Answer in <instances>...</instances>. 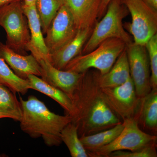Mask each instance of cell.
I'll return each mask as SVG.
<instances>
[{"mask_svg": "<svg viewBox=\"0 0 157 157\" xmlns=\"http://www.w3.org/2000/svg\"><path fill=\"white\" fill-rule=\"evenodd\" d=\"M97 70L83 73L71 98L74 107L71 122L79 138L96 134L122 123L108 104L97 78Z\"/></svg>", "mask_w": 157, "mask_h": 157, "instance_id": "obj_1", "label": "cell"}, {"mask_svg": "<svg viewBox=\"0 0 157 157\" xmlns=\"http://www.w3.org/2000/svg\"><path fill=\"white\" fill-rule=\"evenodd\" d=\"M19 101L22 109V117L19 121L22 131L33 138L42 137L47 146L60 145L61 132L71 122V117L52 112L34 96H30L25 101L20 97Z\"/></svg>", "mask_w": 157, "mask_h": 157, "instance_id": "obj_2", "label": "cell"}, {"mask_svg": "<svg viewBox=\"0 0 157 157\" xmlns=\"http://www.w3.org/2000/svg\"><path fill=\"white\" fill-rule=\"evenodd\" d=\"M129 14L122 0H111L102 19L96 23L90 36L82 48L81 54L94 50L101 42L109 38H117L127 45L132 42V37L125 30L123 20Z\"/></svg>", "mask_w": 157, "mask_h": 157, "instance_id": "obj_3", "label": "cell"}, {"mask_svg": "<svg viewBox=\"0 0 157 157\" xmlns=\"http://www.w3.org/2000/svg\"><path fill=\"white\" fill-rule=\"evenodd\" d=\"M126 46L125 42L121 39L109 38L92 51L73 58L63 70L82 73L94 68L103 75L112 68Z\"/></svg>", "mask_w": 157, "mask_h": 157, "instance_id": "obj_4", "label": "cell"}, {"mask_svg": "<svg viewBox=\"0 0 157 157\" xmlns=\"http://www.w3.org/2000/svg\"><path fill=\"white\" fill-rule=\"evenodd\" d=\"M23 2H14L0 8V26L6 32V45L16 53L26 55L30 33Z\"/></svg>", "mask_w": 157, "mask_h": 157, "instance_id": "obj_5", "label": "cell"}, {"mask_svg": "<svg viewBox=\"0 0 157 157\" xmlns=\"http://www.w3.org/2000/svg\"><path fill=\"white\" fill-rule=\"evenodd\" d=\"M124 128L120 135L111 143L93 151L87 152L89 157H107L117 151H133L157 144V135L144 132L139 128L135 118L122 122Z\"/></svg>", "mask_w": 157, "mask_h": 157, "instance_id": "obj_6", "label": "cell"}, {"mask_svg": "<svg viewBox=\"0 0 157 157\" xmlns=\"http://www.w3.org/2000/svg\"><path fill=\"white\" fill-rule=\"evenodd\" d=\"M132 17L125 25L134 38V43L145 46L157 34V11L141 0H122Z\"/></svg>", "mask_w": 157, "mask_h": 157, "instance_id": "obj_7", "label": "cell"}, {"mask_svg": "<svg viewBox=\"0 0 157 157\" xmlns=\"http://www.w3.org/2000/svg\"><path fill=\"white\" fill-rule=\"evenodd\" d=\"M101 89L109 107L122 121L134 117L140 98L131 76L121 85Z\"/></svg>", "mask_w": 157, "mask_h": 157, "instance_id": "obj_8", "label": "cell"}, {"mask_svg": "<svg viewBox=\"0 0 157 157\" xmlns=\"http://www.w3.org/2000/svg\"><path fill=\"white\" fill-rule=\"evenodd\" d=\"M130 76L135 85L137 97L141 98L151 90L148 53L145 46L134 42L127 45Z\"/></svg>", "mask_w": 157, "mask_h": 157, "instance_id": "obj_9", "label": "cell"}, {"mask_svg": "<svg viewBox=\"0 0 157 157\" xmlns=\"http://www.w3.org/2000/svg\"><path fill=\"white\" fill-rule=\"evenodd\" d=\"M78 31L70 10L63 5L52 21L44 38L50 55L73 40Z\"/></svg>", "mask_w": 157, "mask_h": 157, "instance_id": "obj_10", "label": "cell"}, {"mask_svg": "<svg viewBox=\"0 0 157 157\" xmlns=\"http://www.w3.org/2000/svg\"><path fill=\"white\" fill-rule=\"evenodd\" d=\"M38 62L41 68V78L71 97L76 90L83 73L59 70L44 59H40Z\"/></svg>", "mask_w": 157, "mask_h": 157, "instance_id": "obj_11", "label": "cell"}, {"mask_svg": "<svg viewBox=\"0 0 157 157\" xmlns=\"http://www.w3.org/2000/svg\"><path fill=\"white\" fill-rule=\"evenodd\" d=\"M0 57L6 62L14 74L20 78L27 79L29 75L41 77V67L32 54L29 55L19 54L0 42Z\"/></svg>", "mask_w": 157, "mask_h": 157, "instance_id": "obj_12", "label": "cell"}, {"mask_svg": "<svg viewBox=\"0 0 157 157\" xmlns=\"http://www.w3.org/2000/svg\"><path fill=\"white\" fill-rule=\"evenodd\" d=\"M23 10L27 18L30 33V40L27 47L28 51L30 52L38 61L44 59L49 61L50 53L45 45L36 6H26L23 2Z\"/></svg>", "mask_w": 157, "mask_h": 157, "instance_id": "obj_13", "label": "cell"}, {"mask_svg": "<svg viewBox=\"0 0 157 157\" xmlns=\"http://www.w3.org/2000/svg\"><path fill=\"white\" fill-rule=\"evenodd\" d=\"M101 0H64L78 30L93 28L97 22Z\"/></svg>", "mask_w": 157, "mask_h": 157, "instance_id": "obj_14", "label": "cell"}, {"mask_svg": "<svg viewBox=\"0 0 157 157\" xmlns=\"http://www.w3.org/2000/svg\"><path fill=\"white\" fill-rule=\"evenodd\" d=\"M93 28L78 30L73 40L51 54L48 61L51 64L59 70H64L71 60L81 54L82 48L92 33Z\"/></svg>", "mask_w": 157, "mask_h": 157, "instance_id": "obj_15", "label": "cell"}, {"mask_svg": "<svg viewBox=\"0 0 157 157\" xmlns=\"http://www.w3.org/2000/svg\"><path fill=\"white\" fill-rule=\"evenodd\" d=\"M139 128L150 135L157 134V90L140 98L134 117Z\"/></svg>", "mask_w": 157, "mask_h": 157, "instance_id": "obj_16", "label": "cell"}, {"mask_svg": "<svg viewBox=\"0 0 157 157\" xmlns=\"http://www.w3.org/2000/svg\"><path fill=\"white\" fill-rule=\"evenodd\" d=\"M130 77V69L126 48L107 73L101 75L97 70V80L102 88L119 86L124 83Z\"/></svg>", "mask_w": 157, "mask_h": 157, "instance_id": "obj_17", "label": "cell"}, {"mask_svg": "<svg viewBox=\"0 0 157 157\" xmlns=\"http://www.w3.org/2000/svg\"><path fill=\"white\" fill-rule=\"evenodd\" d=\"M27 79L32 89L38 91L56 101L66 111V114L72 117L74 107L71 98L67 94L44 81L42 78L34 75H29Z\"/></svg>", "mask_w": 157, "mask_h": 157, "instance_id": "obj_18", "label": "cell"}, {"mask_svg": "<svg viewBox=\"0 0 157 157\" xmlns=\"http://www.w3.org/2000/svg\"><path fill=\"white\" fill-rule=\"evenodd\" d=\"M124 127L122 122L110 128L79 138L86 151H93L109 144L115 140Z\"/></svg>", "mask_w": 157, "mask_h": 157, "instance_id": "obj_19", "label": "cell"}, {"mask_svg": "<svg viewBox=\"0 0 157 157\" xmlns=\"http://www.w3.org/2000/svg\"><path fill=\"white\" fill-rule=\"evenodd\" d=\"M10 89L0 84V113L5 118L20 121L22 117L20 102Z\"/></svg>", "mask_w": 157, "mask_h": 157, "instance_id": "obj_20", "label": "cell"}, {"mask_svg": "<svg viewBox=\"0 0 157 157\" xmlns=\"http://www.w3.org/2000/svg\"><path fill=\"white\" fill-rule=\"evenodd\" d=\"M0 84L9 88L13 92L24 95L32 89L28 79H24L16 76L6 62L0 57Z\"/></svg>", "mask_w": 157, "mask_h": 157, "instance_id": "obj_21", "label": "cell"}, {"mask_svg": "<svg viewBox=\"0 0 157 157\" xmlns=\"http://www.w3.org/2000/svg\"><path fill=\"white\" fill-rule=\"evenodd\" d=\"M63 5L64 0H36L35 6L43 34L46 33L52 21Z\"/></svg>", "mask_w": 157, "mask_h": 157, "instance_id": "obj_22", "label": "cell"}, {"mask_svg": "<svg viewBox=\"0 0 157 157\" xmlns=\"http://www.w3.org/2000/svg\"><path fill=\"white\" fill-rule=\"evenodd\" d=\"M62 142L65 144L72 157H89L78 137V129L75 124L70 122L61 132Z\"/></svg>", "mask_w": 157, "mask_h": 157, "instance_id": "obj_23", "label": "cell"}, {"mask_svg": "<svg viewBox=\"0 0 157 157\" xmlns=\"http://www.w3.org/2000/svg\"><path fill=\"white\" fill-rule=\"evenodd\" d=\"M149 60L151 90H157V34L153 36L145 45Z\"/></svg>", "mask_w": 157, "mask_h": 157, "instance_id": "obj_24", "label": "cell"}, {"mask_svg": "<svg viewBox=\"0 0 157 157\" xmlns=\"http://www.w3.org/2000/svg\"><path fill=\"white\" fill-rule=\"evenodd\" d=\"M156 148L157 144H155L135 151H117L110 153L107 157H157Z\"/></svg>", "mask_w": 157, "mask_h": 157, "instance_id": "obj_25", "label": "cell"}, {"mask_svg": "<svg viewBox=\"0 0 157 157\" xmlns=\"http://www.w3.org/2000/svg\"><path fill=\"white\" fill-rule=\"evenodd\" d=\"M111 1V0H101L98 19H101L104 16L107 11V6Z\"/></svg>", "mask_w": 157, "mask_h": 157, "instance_id": "obj_26", "label": "cell"}, {"mask_svg": "<svg viewBox=\"0 0 157 157\" xmlns=\"http://www.w3.org/2000/svg\"><path fill=\"white\" fill-rule=\"evenodd\" d=\"M147 6L157 11V0H141Z\"/></svg>", "mask_w": 157, "mask_h": 157, "instance_id": "obj_27", "label": "cell"}, {"mask_svg": "<svg viewBox=\"0 0 157 157\" xmlns=\"http://www.w3.org/2000/svg\"><path fill=\"white\" fill-rule=\"evenodd\" d=\"M17 2H24V0H0V8L10 3Z\"/></svg>", "mask_w": 157, "mask_h": 157, "instance_id": "obj_28", "label": "cell"}, {"mask_svg": "<svg viewBox=\"0 0 157 157\" xmlns=\"http://www.w3.org/2000/svg\"><path fill=\"white\" fill-rule=\"evenodd\" d=\"M36 0H24L23 3L26 6H30L35 5Z\"/></svg>", "mask_w": 157, "mask_h": 157, "instance_id": "obj_29", "label": "cell"}, {"mask_svg": "<svg viewBox=\"0 0 157 157\" xmlns=\"http://www.w3.org/2000/svg\"><path fill=\"white\" fill-rule=\"evenodd\" d=\"M3 118H5L4 117V116H3L2 114H1V113H0V119Z\"/></svg>", "mask_w": 157, "mask_h": 157, "instance_id": "obj_30", "label": "cell"}]
</instances>
